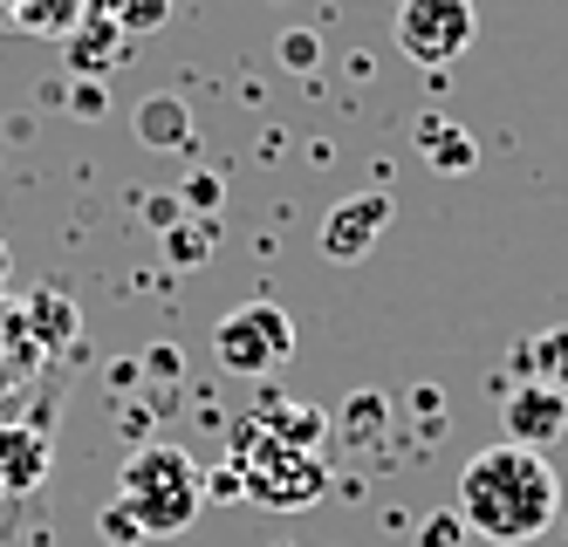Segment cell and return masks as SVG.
<instances>
[{
    "mask_svg": "<svg viewBox=\"0 0 568 547\" xmlns=\"http://www.w3.org/2000/svg\"><path fill=\"white\" fill-rule=\"evenodd\" d=\"M561 514V473L548 466V452H527V445H486L466 458L459 473V520L479 540H500L520 547L548 534Z\"/></svg>",
    "mask_w": 568,
    "mask_h": 547,
    "instance_id": "1",
    "label": "cell"
},
{
    "mask_svg": "<svg viewBox=\"0 0 568 547\" xmlns=\"http://www.w3.org/2000/svg\"><path fill=\"white\" fill-rule=\"evenodd\" d=\"M220 499H261V507H315L329 473H322V417L308 411H267V417H247L240 425V445H233V466L213 479Z\"/></svg>",
    "mask_w": 568,
    "mask_h": 547,
    "instance_id": "2",
    "label": "cell"
},
{
    "mask_svg": "<svg viewBox=\"0 0 568 547\" xmlns=\"http://www.w3.org/2000/svg\"><path fill=\"white\" fill-rule=\"evenodd\" d=\"M110 507L138 527V540H172V534H185L199 520V507H206V473L192 466V452L151 438L116 466V499Z\"/></svg>",
    "mask_w": 568,
    "mask_h": 547,
    "instance_id": "3",
    "label": "cell"
},
{
    "mask_svg": "<svg viewBox=\"0 0 568 547\" xmlns=\"http://www.w3.org/2000/svg\"><path fill=\"white\" fill-rule=\"evenodd\" d=\"M295 343H302L295 315L274 308V302H247V308L220 315V328H213V356L233 376H274V369H288Z\"/></svg>",
    "mask_w": 568,
    "mask_h": 547,
    "instance_id": "4",
    "label": "cell"
},
{
    "mask_svg": "<svg viewBox=\"0 0 568 547\" xmlns=\"http://www.w3.org/2000/svg\"><path fill=\"white\" fill-rule=\"evenodd\" d=\"M473 34H479L473 0H397V55H412L418 69L459 62Z\"/></svg>",
    "mask_w": 568,
    "mask_h": 547,
    "instance_id": "5",
    "label": "cell"
},
{
    "mask_svg": "<svg viewBox=\"0 0 568 547\" xmlns=\"http://www.w3.org/2000/svg\"><path fill=\"white\" fill-rule=\"evenodd\" d=\"M500 425H507V445H527V452H548L568 438V397L555 384H514L500 397Z\"/></svg>",
    "mask_w": 568,
    "mask_h": 547,
    "instance_id": "6",
    "label": "cell"
},
{
    "mask_svg": "<svg viewBox=\"0 0 568 547\" xmlns=\"http://www.w3.org/2000/svg\"><path fill=\"white\" fill-rule=\"evenodd\" d=\"M384 226H390V199L384 192H356V199H343L336 213L322 220V254L349 267V261H363L384 240Z\"/></svg>",
    "mask_w": 568,
    "mask_h": 547,
    "instance_id": "7",
    "label": "cell"
},
{
    "mask_svg": "<svg viewBox=\"0 0 568 547\" xmlns=\"http://www.w3.org/2000/svg\"><path fill=\"white\" fill-rule=\"evenodd\" d=\"M42 479H49V438L28 425H0V486H8V499L34 493Z\"/></svg>",
    "mask_w": 568,
    "mask_h": 547,
    "instance_id": "8",
    "label": "cell"
},
{
    "mask_svg": "<svg viewBox=\"0 0 568 547\" xmlns=\"http://www.w3.org/2000/svg\"><path fill=\"white\" fill-rule=\"evenodd\" d=\"M34 363H42V343L28 335V315L21 308H0V397L21 391Z\"/></svg>",
    "mask_w": 568,
    "mask_h": 547,
    "instance_id": "9",
    "label": "cell"
},
{
    "mask_svg": "<svg viewBox=\"0 0 568 547\" xmlns=\"http://www.w3.org/2000/svg\"><path fill=\"white\" fill-rule=\"evenodd\" d=\"M21 315H28V335L42 350H55V343H69V335H75V308H69V294H55V287H42Z\"/></svg>",
    "mask_w": 568,
    "mask_h": 547,
    "instance_id": "10",
    "label": "cell"
},
{
    "mask_svg": "<svg viewBox=\"0 0 568 547\" xmlns=\"http://www.w3.org/2000/svg\"><path fill=\"white\" fill-rule=\"evenodd\" d=\"M138 138H144V144H185V138H192L185 103H179V97H151V103H138Z\"/></svg>",
    "mask_w": 568,
    "mask_h": 547,
    "instance_id": "11",
    "label": "cell"
},
{
    "mask_svg": "<svg viewBox=\"0 0 568 547\" xmlns=\"http://www.w3.org/2000/svg\"><path fill=\"white\" fill-rule=\"evenodd\" d=\"M527 363H535V384H555L568 397V322L561 328H541L535 350H527Z\"/></svg>",
    "mask_w": 568,
    "mask_h": 547,
    "instance_id": "12",
    "label": "cell"
},
{
    "mask_svg": "<svg viewBox=\"0 0 568 547\" xmlns=\"http://www.w3.org/2000/svg\"><path fill=\"white\" fill-rule=\"evenodd\" d=\"M418 144L432 151V164H438L445 179H453V172H466V164H473V144H466L459 131H445V123H425V131H418Z\"/></svg>",
    "mask_w": 568,
    "mask_h": 547,
    "instance_id": "13",
    "label": "cell"
},
{
    "mask_svg": "<svg viewBox=\"0 0 568 547\" xmlns=\"http://www.w3.org/2000/svg\"><path fill=\"white\" fill-rule=\"evenodd\" d=\"M459 534H466V520H459V514H445V520H432V527L418 534V547H459Z\"/></svg>",
    "mask_w": 568,
    "mask_h": 547,
    "instance_id": "14",
    "label": "cell"
},
{
    "mask_svg": "<svg viewBox=\"0 0 568 547\" xmlns=\"http://www.w3.org/2000/svg\"><path fill=\"white\" fill-rule=\"evenodd\" d=\"M0 281H8V246H0Z\"/></svg>",
    "mask_w": 568,
    "mask_h": 547,
    "instance_id": "15",
    "label": "cell"
},
{
    "mask_svg": "<svg viewBox=\"0 0 568 547\" xmlns=\"http://www.w3.org/2000/svg\"><path fill=\"white\" fill-rule=\"evenodd\" d=\"M0 499H8V486H0Z\"/></svg>",
    "mask_w": 568,
    "mask_h": 547,
    "instance_id": "16",
    "label": "cell"
}]
</instances>
